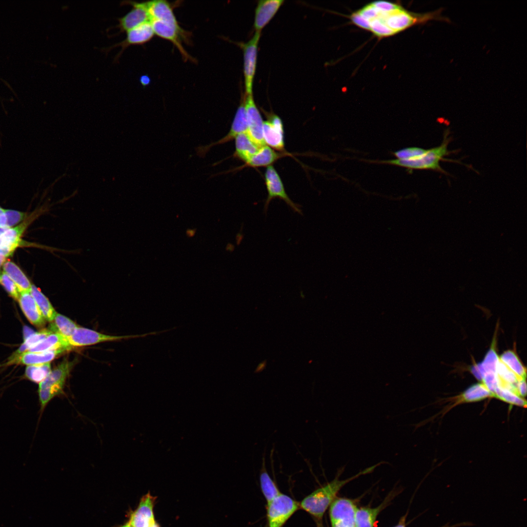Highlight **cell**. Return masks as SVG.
Returning a JSON list of instances; mask_svg holds the SVG:
<instances>
[{"label": "cell", "mask_w": 527, "mask_h": 527, "mask_svg": "<svg viewBox=\"0 0 527 527\" xmlns=\"http://www.w3.org/2000/svg\"><path fill=\"white\" fill-rule=\"evenodd\" d=\"M440 8L426 13L408 11L401 5L385 0L368 3L350 16L355 25L371 32L378 38L393 36L413 25L431 20L449 22Z\"/></svg>", "instance_id": "6da1fadb"}, {"label": "cell", "mask_w": 527, "mask_h": 527, "mask_svg": "<svg viewBox=\"0 0 527 527\" xmlns=\"http://www.w3.org/2000/svg\"><path fill=\"white\" fill-rule=\"evenodd\" d=\"M384 462H381L369 467L356 475L344 480H339L337 476L331 482L319 488L306 497L301 502L302 508L318 519H321L328 507L333 502L338 492L346 483L362 475L372 472Z\"/></svg>", "instance_id": "7a4b0ae2"}, {"label": "cell", "mask_w": 527, "mask_h": 527, "mask_svg": "<svg viewBox=\"0 0 527 527\" xmlns=\"http://www.w3.org/2000/svg\"><path fill=\"white\" fill-rule=\"evenodd\" d=\"M449 132L446 130L444 140L438 146L427 149L423 154L415 158L408 160L393 159L378 162L399 166L408 169L433 170L446 173L440 166V162L444 160V157L449 154L447 149L450 141Z\"/></svg>", "instance_id": "3957f363"}, {"label": "cell", "mask_w": 527, "mask_h": 527, "mask_svg": "<svg viewBox=\"0 0 527 527\" xmlns=\"http://www.w3.org/2000/svg\"><path fill=\"white\" fill-rule=\"evenodd\" d=\"M73 363L65 359L41 383L38 390L40 406L39 420L46 407L55 397L61 395Z\"/></svg>", "instance_id": "277c9868"}, {"label": "cell", "mask_w": 527, "mask_h": 527, "mask_svg": "<svg viewBox=\"0 0 527 527\" xmlns=\"http://www.w3.org/2000/svg\"><path fill=\"white\" fill-rule=\"evenodd\" d=\"M298 508L296 501L281 493L267 504L268 527H282Z\"/></svg>", "instance_id": "5b68a950"}, {"label": "cell", "mask_w": 527, "mask_h": 527, "mask_svg": "<svg viewBox=\"0 0 527 527\" xmlns=\"http://www.w3.org/2000/svg\"><path fill=\"white\" fill-rule=\"evenodd\" d=\"M162 333V331H161L138 335L116 336L103 334L90 329L79 326L67 339V341L69 345L72 348L92 345L103 342L119 340L122 339L143 337L149 335H158Z\"/></svg>", "instance_id": "8992f818"}, {"label": "cell", "mask_w": 527, "mask_h": 527, "mask_svg": "<svg viewBox=\"0 0 527 527\" xmlns=\"http://www.w3.org/2000/svg\"><path fill=\"white\" fill-rule=\"evenodd\" d=\"M150 21L155 34L171 41L177 47L184 60H193L182 45V40L188 41L190 36L188 32L184 31L180 25H176L164 21L151 20Z\"/></svg>", "instance_id": "52a82bcc"}, {"label": "cell", "mask_w": 527, "mask_h": 527, "mask_svg": "<svg viewBox=\"0 0 527 527\" xmlns=\"http://www.w3.org/2000/svg\"><path fill=\"white\" fill-rule=\"evenodd\" d=\"M264 177L267 197L264 211L265 212L267 211L269 203L272 199L278 198L285 202L294 212L302 215L300 206L294 203L288 197L279 175L272 165L267 167Z\"/></svg>", "instance_id": "ba28073f"}, {"label": "cell", "mask_w": 527, "mask_h": 527, "mask_svg": "<svg viewBox=\"0 0 527 527\" xmlns=\"http://www.w3.org/2000/svg\"><path fill=\"white\" fill-rule=\"evenodd\" d=\"M261 32H256L247 42L242 44L243 54V75L245 94H253V85L256 72L258 44Z\"/></svg>", "instance_id": "9c48e42d"}, {"label": "cell", "mask_w": 527, "mask_h": 527, "mask_svg": "<svg viewBox=\"0 0 527 527\" xmlns=\"http://www.w3.org/2000/svg\"><path fill=\"white\" fill-rule=\"evenodd\" d=\"M356 506L351 500L337 499L331 503L329 514L332 527H349L354 526Z\"/></svg>", "instance_id": "30bf717a"}, {"label": "cell", "mask_w": 527, "mask_h": 527, "mask_svg": "<svg viewBox=\"0 0 527 527\" xmlns=\"http://www.w3.org/2000/svg\"><path fill=\"white\" fill-rule=\"evenodd\" d=\"M244 107L247 124L248 133L252 140L260 146L265 144L263 132V120L255 102L253 94L244 96Z\"/></svg>", "instance_id": "8fae6325"}, {"label": "cell", "mask_w": 527, "mask_h": 527, "mask_svg": "<svg viewBox=\"0 0 527 527\" xmlns=\"http://www.w3.org/2000/svg\"><path fill=\"white\" fill-rule=\"evenodd\" d=\"M154 35L150 21H147L126 32V36L124 40L105 49L104 51L109 52L114 48L121 47V51L114 59V61H117L126 48L130 45L144 44L150 41Z\"/></svg>", "instance_id": "7c38bea8"}, {"label": "cell", "mask_w": 527, "mask_h": 527, "mask_svg": "<svg viewBox=\"0 0 527 527\" xmlns=\"http://www.w3.org/2000/svg\"><path fill=\"white\" fill-rule=\"evenodd\" d=\"M263 132L265 144L279 151L284 150L283 124L279 116L268 114L267 120L263 122Z\"/></svg>", "instance_id": "4fadbf2b"}, {"label": "cell", "mask_w": 527, "mask_h": 527, "mask_svg": "<svg viewBox=\"0 0 527 527\" xmlns=\"http://www.w3.org/2000/svg\"><path fill=\"white\" fill-rule=\"evenodd\" d=\"M123 4L131 5L132 9L123 17L118 19V24L116 28L119 29L117 35L127 32L140 25L150 21L149 15L142 2L131 1H123Z\"/></svg>", "instance_id": "5bb4252c"}, {"label": "cell", "mask_w": 527, "mask_h": 527, "mask_svg": "<svg viewBox=\"0 0 527 527\" xmlns=\"http://www.w3.org/2000/svg\"><path fill=\"white\" fill-rule=\"evenodd\" d=\"M154 498L149 493L142 497L137 508L130 516V527H153L156 524L153 512Z\"/></svg>", "instance_id": "9a60e30c"}, {"label": "cell", "mask_w": 527, "mask_h": 527, "mask_svg": "<svg viewBox=\"0 0 527 527\" xmlns=\"http://www.w3.org/2000/svg\"><path fill=\"white\" fill-rule=\"evenodd\" d=\"M283 0H261L258 1L255 12L254 27L256 32H261L270 22L284 2Z\"/></svg>", "instance_id": "2e32d148"}, {"label": "cell", "mask_w": 527, "mask_h": 527, "mask_svg": "<svg viewBox=\"0 0 527 527\" xmlns=\"http://www.w3.org/2000/svg\"><path fill=\"white\" fill-rule=\"evenodd\" d=\"M28 225V221L16 227L6 228L0 235V254L7 257L12 254L20 245L21 237Z\"/></svg>", "instance_id": "e0dca14e"}, {"label": "cell", "mask_w": 527, "mask_h": 527, "mask_svg": "<svg viewBox=\"0 0 527 527\" xmlns=\"http://www.w3.org/2000/svg\"><path fill=\"white\" fill-rule=\"evenodd\" d=\"M142 4L149 15L150 20H160L179 25L171 4L166 0H152L143 2Z\"/></svg>", "instance_id": "ac0fdd59"}, {"label": "cell", "mask_w": 527, "mask_h": 527, "mask_svg": "<svg viewBox=\"0 0 527 527\" xmlns=\"http://www.w3.org/2000/svg\"><path fill=\"white\" fill-rule=\"evenodd\" d=\"M248 124L244 107V96L242 98L240 104L236 112L235 117L232 123L230 129L227 134L222 138L219 141L211 144L209 146L206 147L209 148L215 145L223 144L235 139L238 135L243 133H248Z\"/></svg>", "instance_id": "d6986e66"}, {"label": "cell", "mask_w": 527, "mask_h": 527, "mask_svg": "<svg viewBox=\"0 0 527 527\" xmlns=\"http://www.w3.org/2000/svg\"><path fill=\"white\" fill-rule=\"evenodd\" d=\"M18 301L24 314L31 323L37 326L44 324L45 319L30 292L20 293Z\"/></svg>", "instance_id": "ffe728a7"}, {"label": "cell", "mask_w": 527, "mask_h": 527, "mask_svg": "<svg viewBox=\"0 0 527 527\" xmlns=\"http://www.w3.org/2000/svg\"><path fill=\"white\" fill-rule=\"evenodd\" d=\"M234 156L246 163L261 147L251 138L247 132L242 133L235 138Z\"/></svg>", "instance_id": "44dd1931"}, {"label": "cell", "mask_w": 527, "mask_h": 527, "mask_svg": "<svg viewBox=\"0 0 527 527\" xmlns=\"http://www.w3.org/2000/svg\"><path fill=\"white\" fill-rule=\"evenodd\" d=\"M66 350L64 348H59L40 352L26 351L20 355L14 361V363H17L29 365L50 363L57 356Z\"/></svg>", "instance_id": "7402d4cb"}, {"label": "cell", "mask_w": 527, "mask_h": 527, "mask_svg": "<svg viewBox=\"0 0 527 527\" xmlns=\"http://www.w3.org/2000/svg\"><path fill=\"white\" fill-rule=\"evenodd\" d=\"M286 154L277 153L267 145L261 147L259 151L245 163V166L252 167L268 166Z\"/></svg>", "instance_id": "603a6c76"}, {"label": "cell", "mask_w": 527, "mask_h": 527, "mask_svg": "<svg viewBox=\"0 0 527 527\" xmlns=\"http://www.w3.org/2000/svg\"><path fill=\"white\" fill-rule=\"evenodd\" d=\"M59 348H64L67 350L71 348L69 345L66 339L61 334L53 332L27 351L40 352Z\"/></svg>", "instance_id": "cb8c5ba5"}, {"label": "cell", "mask_w": 527, "mask_h": 527, "mask_svg": "<svg viewBox=\"0 0 527 527\" xmlns=\"http://www.w3.org/2000/svg\"><path fill=\"white\" fill-rule=\"evenodd\" d=\"M2 265L4 272L15 283L20 293L30 292L32 286L30 281L15 264L7 261Z\"/></svg>", "instance_id": "d4e9b609"}, {"label": "cell", "mask_w": 527, "mask_h": 527, "mask_svg": "<svg viewBox=\"0 0 527 527\" xmlns=\"http://www.w3.org/2000/svg\"><path fill=\"white\" fill-rule=\"evenodd\" d=\"M30 293L34 299L44 319L53 321L56 314L48 298L34 285H32Z\"/></svg>", "instance_id": "484cf974"}, {"label": "cell", "mask_w": 527, "mask_h": 527, "mask_svg": "<svg viewBox=\"0 0 527 527\" xmlns=\"http://www.w3.org/2000/svg\"><path fill=\"white\" fill-rule=\"evenodd\" d=\"M53 323L49 328L54 332L58 333L67 340L74 333L79 326L69 318L56 313L53 320Z\"/></svg>", "instance_id": "4316f807"}, {"label": "cell", "mask_w": 527, "mask_h": 527, "mask_svg": "<svg viewBox=\"0 0 527 527\" xmlns=\"http://www.w3.org/2000/svg\"><path fill=\"white\" fill-rule=\"evenodd\" d=\"M53 332L52 330L49 328L42 329L39 332L31 334L24 340L23 343L20 346L14 354L10 357L9 361L7 363V365L13 364L14 361L20 355L27 351L30 348L42 341Z\"/></svg>", "instance_id": "83f0119b"}, {"label": "cell", "mask_w": 527, "mask_h": 527, "mask_svg": "<svg viewBox=\"0 0 527 527\" xmlns=\"http://www.w3.org/2000/svg\"><path fill=\"white\" fill-rule=\"evenodd\" d=\"M380 508V507L375 508H357L354 519L355 527H374L375 519Z\"/></svg>", "instance_id": "f1b7e54d"}, {"label": "cell", "mask_w": 527, "mask_h": 527, "mask_svg": "<svg viewBox=\"0 0 527 527\" xmlns=\"http://www.w3.org/2000/svg\"><path fill=\"white\" fill-rule=\"evenodd\" d=\"M260 481L263 493L267 504L281 493L265 469L260 474Z\"/></svg>", "instance_id": "f546056e"}, {"label": "cell", "mask_w": 527, "mask_h": 527, "mask_svg": "<svg viewBox=\"0 0 527 527\" xmlns=\"http://www.w3.org/2000/svg\"><path fill=\"white\" fill-rule=\"evenodd\" d=\"M50 363L28 365L25 371V376L31 381L40 383L50 373Z\"/></svg>", "instance_id": "4dcf8cb0"}, {"label": "cell", "mask_w": 527, "mask_h": 527, "mask_svg": "<svg viewBox=\"0 0 527 527\" xmlns=\"http://www.w3.org/2000/svg\"><path fill=\"white\" fill-rule=\"evenodd\" d=\"M493 394L483 384H477L468 388L462 395V399L466 402L481 400Z\"/></svg>", "instance_id": "1f68e13d"}, {"label": "cell", "mask_w": 527, "mask_h": 527, "mask_svg": "<svg viewBox=\"0 0 527 527\" xmlns=\"http://www.w3.org/2000/svg\"><path fill=\"white\" fill-rule=\"evenodd\" d=\"M501 361L518 376L526 378V371L516 355L512 352H507L500 358Z\"/></svg>", "instance_id": "d6a6232c"}, {"label": "cell", "mask_w": 527, "mask_h": 527, "mask_svg": "<svg viewBox=\"0 0 527 527\" xmlns=\"http://www.w3.org/2000/svg\"><path fill=\"white\" fill-rule=\"evenodd\" d=\"M500 399L508 403L519 406L526 405V401L515 391L507 388L498 387L494 392Z\"/></svg>", "instance_id": "836d02e7"}, {"label": "cell", "mask_w": 527, "mask_h": 527, "mask_svg": "<svg viewBox=\"0 0 527 527\" xmlns=\"http://www.w3.org/2000/svg\"><path fill=\"white\" fill-rule=\"evenodd\" d=\"M427 149L418 147H409L397 150L393 153L397 159L408 160L415 158L424 154Z\"/></svg>", "instance_id": "e575fe53"}, {"label": "cell", "mask_w": 527, "mask_h": 527, "mask_svg": "<svg viewBox=\"0 0 527 527\" xmlns=\"http://www.w3.org/2000/svg\"><path fill=\"white\" fill-rule=\"evenodd\" d=\"M0 283L11 297L18 300L20 295L18 288L15 283L4 272L0 274Z\"/></svg>", "instance_id": "d590c367"}, {"label": "cell", "mask_w": 527, "mask_h": 527, "mask_svg": "<svg viewBox=\"0 0 527 527\" xmlns=\"http://www.w3.org/2000/svg\"><path fill=\"white\" fill-rule=\"evenodd\" d=\"M5 213L7 218V228H11L18 223L23 219L25 216L24 213L12 210L5 209Z\"/></svg>", "instance_id": "8d00e7d4"}, {"label": "cell", "mask_w": 527, "mask_h": 527, "mask_svg": "<svg viewBox=\"0 0 527 527\" xmlns=\"http://www.w3.org/2000/svg\"><path fill=\"white\" fill-rule=\"evenodd\" d=\"M7 218L5 213V209L0 207V228H6Z\"/></svg>", "instance_id": "74e56055"}, {"label": "cell", "mask_w": 527, "mask_h": 527, "mask_svg": "<svg viewBox=\"0 0 527 527\" xmlns=\"http://www.w3.org/2000/svg\"><path fill=\"white\" fill-rule=\"evenodd\" d=\"M267 364L266 360H264L260 363L254 370L255 373H259L263 371L266 367Z\"/></svg>", "instance_id": "f35d334b"}, {"label": "cell", "mask_w": 527, "mask_h": 527, "mask_svg": "<svg viewBox=\"0 0 527 527\" xmlns=\"http://www.w3.org/2000/svg\"><path fill=\"white\" fill-rule=\"evenodd\" d=\"M140 81L141 83L143 86H145L148 85L150 83V79L147 75H143V76H142L140 77Z\"/></svg>", "instance_id": "ab89813d"}, {"label": "cell", "mask_w": 527, "mask_h": 527, "mask_svg": "<svg viewBox=\"0 0 527 527\" xmlns=\"http://www.w3.org/2000/svg\"><path fill=\"white\" fill-rule=\"evenodd\" d=\"M196 231V228H188L185 231L186 236L188 238H192L195 236Z\"/></svg>", "instance_id": "60d3db41"}, {"label": "cell", "mask_w": 527, "mask_h": 527, "mask_svg": "<svg viewBox=\"0 0 527 527\" xmlns=\"http://www.w3.org/2000/svg\"><path fill=\"white\" fill-rule=\"evenodd\" d=\"M6 257L0 254V266L5 262Z\"/></svg>", "instance_id": "b9f144b4"}, {"label": "cell", "mask_w": 527, "mask_h": 527, "mask_svg": "<svg viewBox=\"0 0 527 527\" xmlns=\"http://www.w3.org/2000/svg\"><path fill=\"white\" fill-rule=\"evenodd\" d=\"M395 527H405V520H402L401 522H400V524Z\"/></svg>", "instance_id": "7bdbcfd3"}, {"label": "cell", "mask_w": 527, "mask_h": 527, "mask_svg": "<svg viewBox=\"0 0 527 527\" xmlns=\"http://www.w3.org/2000/svg\"><path fill=\"white\" fill-rule=\"evenodd\" d=\"M122 527H130L129 526V524L128 523H127L125 525L123 526ZM153 527H159V526L156 523Z\"/></svg>", "instance_id": "ee69618b"}, {"label": "cell", "mask_w": 527, "mask_h": 527, "mask_svg": "<svg viewBox=\"0 0 527 527\" xmlns=\"http://www.w3.org/2000/svg\"><path fill=\"white\" fill-rule=\"evenodd\" d=\"M6 228H0V235L4 232Z\"/></svg>", "instance_id": "f6af8a7d"}, {"label": "cell", "mask_w": 527, "mask_h": 527, "mask_svg": "<svg viewBox=\"0 0 527 527\" xmlns=\"http://www.w3.org/2000/svg\"><path fill=\"white\" fill-rule=\"evenodd\" d=\"M355 527V526H350V527Z\"/></svg>", "instance_id": "bcb514c9"}, {"label": "cell", "mask_w": 527, "mask_h": 527, "mask_svg": "<svg viewBox=\"0 0 527 527\" xmlns=\"http://www.w3.org/2000/svg\"></svg>", "instance_id": "7dc6e473"}, {"label": "cell", "mask_w": 527, "mask_h": 527, "mask_svg": "<svg viewBox=\"0 0 527 527\" xmlns=\"http://www.w3.org/2000/svg\"></svg>", "instance_id": "c3c4849f"}]
</instances>
